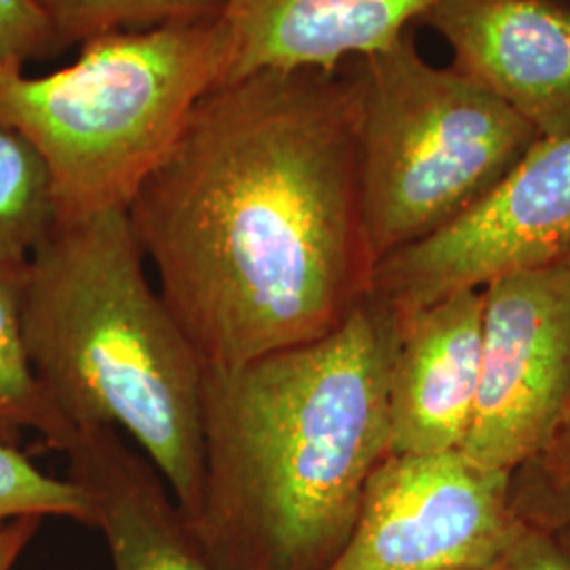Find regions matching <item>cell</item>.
I'll return each instance as SVG.
<instances>
[{
  "label": "cell",
  "mask_w": 570,
  "mask_h": 570,
  "mask_svg": "<svg viewBox=\"0 0 570 570\" xmlns=\"http://www.w3.org/2000/svg\"><path fill=\"white\" fill-rule=\"evenodd\" d=\"M127 214L205 366L326 336L367 298L374 271L345 70L214 89Z\"/></svg>",
  "instance_id": "1"
},
{
  "label": "cell",
  "mask_w": 570,
  "mask_h": 570,
  "mask_svg": "<svg viewBox=\"0 0 570 570\" xmlns=\"http://www.w3.org/2000/svg\"><path fill=\"white\" fill-rule=\"evenodd\" d=\"M397 317L367 294L341 326L207 367L204 480L188 518L214 570H327L391 452Z\"/></svg>",
  "instance_id": "2"
},
{
  "label": "cell",
  "mask_w": 570,
  "mask_h": 570,
  "mask_svg": "<svg viewBox=\"0 0 570 570\" xmlns=\"http://www.w3.org/2000/svg\"><path fill=\"white\" fill-rule=\"evenodd\" d=\"M144 263L127 209L56 223L26 263L23 341L72 433L127 435L188 520L204 480L207 366Z\"/></svg>",
  "instance_id": "3"
},
{
  "label": "cell",
  "mask_w": 570,
  "mask_h": 570,
  "mask_svg": "<svg viewBox=\"0 0 570 570\" xmlns=\"http://www.w3.org/2000/svg\"><path fill=\"white\" fill-rule=\"evenodd\" d=\"M228 70L218 16L110 32L81 42L79 58L58 72L2 70L0 127L39 153L56 223L127 209Z\"/></svg>",
  "instance_id": "4"
},
{
  "label": "cell",
  "mask_w": 570,
  "mask_h": 570,
  "mask_svg": "<svg viewBox=\"0 0 570 570\" xmlns=\"http://www.w3.org/2000/svg\"><path fill=\"white\" fill-rule=\"evenodd\" d=\"M357 108V169L374 265L480 204L539 134L459 70L429 63L406 32L343 66Z\"/></svg>",
  "instance_id": "5"
},
{
  "label": "cell",
  "mask_w": 570,
  "mask_h": 570,
  "mask_svg": "<svg viewBox=\"0 0 570 570\" xmlns=\"http://www.w3.org/2000/svg\"><path fill=\"white\" fill-rule=\"evenodd\" d=\"M482 353L461 452L513 471L550 449L570 410V256L482 287Z\"/></svg>",
  "instance_id": "6"
},
{
  "label": "cell",
  "mask_w": 570,
  "mask_h": 570,
  "mask_svg": "<svg viewBox=\"0 0 570 570\" xmlns=\"http://www.w3.org/2000/svg\"><path fill=\"white\" fill-rule=\"evenodd\" d=\"M524 529L510 471L461 450L387 454L327 570H487Z\"/></svg>",
  "instance_id": "7"
},
{
  "label": "cell",
  "mask_w": 570,
  "mask_h": 570,
  "mask_svg": "<svg viewBox=\"0 0 570 570\" xmlns=\"http://www.w3.org/2000/svg\"><path fill=\"white\" fill-rule=\"evenodd\" d=\"M570 256V134L539 140L459 220L379 261L370 296L404 317L461 289Z\"/></svg>",
  "instance_id": "8"
},
{
  "label": "cell",
  "mask_w": 570,
  "mask_h": 570,
  "mask_svg": "<svg viewBox=\"0 0 570 570\" xmlns=\"http://www.w3.org/2000/svg\"><path fill=\"white\" fill-rule=\"evenodd\" d=\"M419 23L541 140L570 134V0H438Z\"/></svg>",
  "instance_id": "9"
},
{
  "label": "cell",
  "mask_w": 570,
  "mask_h": 570,
  "mask_svg": "<svg viewBox=\"0 0 570 570\" xmlns=\"http://www.w3.org/2000/svg\"><path fill=\"white\" fill-rule=\"evenodd\" d=\"M484 294L461 289L404 317L389 374V454L461 450L480 385Z\"/></svg>",
  "instance_id": "10"
},
{
  "label": "cell",
  "mask_w": 570,
  "mask_h": 570,
  "mask_svg": "<svg viewBox=\"0 0 570 570\" xmlns=\"http://www.w3.org/2000/svg\"><path fill=\"white\" fill-rule=\"evenodd\" d=\"M438 0H223L228 81L271 70H326L381 51Z\"/></svg>",
  "instance_id": "11"
},
{
  "label": "cell",
  "mask_w": 570,
  "mask_h": 570,
  "mask_svg": "<svg viewBox=\"0 0 570 570\" xmlns=\"http://www.w3.org/2000/svg\"><path fill=\"white\" fill-rule=\"evenodd\" d=\"M61 452L94 503L112 570H214L164 478L119 431H75Z\"/></svg>",
  "instance_id": "12"
},
{
  "label": "cell",
  "mask_w": 570,
  "mask_h": 570,
  "mask_svg": "<svg viewBox=\"0 0 570 570\" xmlns=\"http://www.w3.org/2000/svg\"><path fill=\"white\" fill-rule=\"evenodd\" d=\"M26 265L0 261V442L13 444L21 431L41 435L47 449L63 450L72 429L47 402L23 341Z\"/></svg>",
  "instance_id": "13"
},
{
  "label": "cell",
  "mask_w": 570,
  "mask_h": 570,
  "mask_svg": "<svg viewBox=\"0 0 570 570\" xmlns=\"http://www.w3.org/2000/svg\"><path fill=\"white\" fill-rule=\"evenodd\" d=\"M53 225V188L39 153L0 127V261L26 265Z\"/></svg>",
  "instance_id": "14"
},
{
  "label": "cell",
  "mask_w": 570,
  "mask_h": 570,
  "mask_svg": "<svg viewBox=\"0 0 570 570\" xmlns=\"http://www.w3.org/2000/svg\"><path fill=\"white\" fill-rule=\"evenodd\" d=\"M63 49L121 30L216 18L223 0H30Z\"/></svg>",
  "instance_id": "15"
},
{
  "label": "cell",
  "mask_w": 570,
  "mask_h": 570,
  "mask_svg": "<svg viewBox=\"0 0 570 570\" xmlns=\"http://www.w3.org/2000/svg\"><path fill=\"white\" fill-rule=\"evenodd\" d=\"M26 515L96 524L94 503L79 484L45 473L13 444L0 442V522Z\"/></svg>",
  "instance_id": "16"
},
{
  "label": "cell",
  "mask_w": 570,
  "mask_h": 570,
  "mask_svg": "<svg viewBox=\"0 0 570 570\" xmlns=\"http://www.w3.org/2000/svg\"><path fill=\"white\" fill-rule=\"evenodd\" d=\"M63 51L49 21L30 0H0V72Z\"/></svg>",
  "instance_id": "17"
},
{
  "label": "cell",
  "mask_w": 570,
  "mask_h": 570,
  "mask_svg": "<svg viewBox=\"0 0 570 570\" xmlns=\"http://www.w3.org/2000/svg\"><path fill=\"white\" fill-rule=\"evenodd\" d=\"M487 570H570V553L548 530L527 527Z\"/></svg>",
  "instance_id": "18"
},
{
  "label": "cell",
  "mask_w": 570,
  "mask_h": 570,
  "mask_svg": "<svg viewBox=\"0 0 570 570\" xmlns=\"http://www.w3.org/2000/svg\"><path fill=\"white\" fill-rule=\"evenodd\" d=\"M513 510L532 529L553 532L570 527V463L539 492L534 490L522 503H513Z\"/></svg>",
  "instance_id": "19"
},
{
  "label": "cell",
  "mask_w": 570,
  "mask_h": 570,
  "mask_svg": "<svg viewBox=\"0 0 570 570\" xmlns=\"http://www.w3.org/2000/svg\"><path fill=\"white\" fill-rule=\"evenodd\" d=\"M42 518L26 515L9 522H0V570H16L23 551L30 548L32 539L41 530Z\"/></svg>",
  "instance_id": "20"
},
{
  "label": "cell",
  "mask_w": 570,
  "mask_h": 570,
  "mask_svg": "<svg viewBox=\"0 0 570 570\" xmlns=\"http://www.w3.org/2000/svg\"><path fill=\"white\" fill-rule=\"evenodd\" d=\"M556 440H560L562 442V450H564V459H567V463H570V410L569 416H567V421H564V425L560 429V433H558V438ZM564 463V465H567Z\"/></svg>",
  "instance_id": "21"
}]
</instances>
